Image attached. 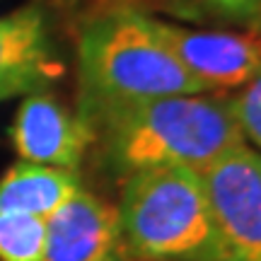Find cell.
<instances>
[{
    "mask_svg": "<svg viewBox=\"0 0 261 261\" xmlns=\"http://www.w3.org/2000/svg\"><path fill=\"white\" fill-rule=\"evenodd\" d=\"M201 92L205 90L172 54L155 17L128 8L112 10L80 32L75 114L90 130L128 104Z\"/></svg>",
    "mask_w": 261,
    "mask_h": 261,
    "instance_id": "1",
    "label": "cell"
},
{
    "mask_svg": "<svg viewBox=\"0 0 261 261\" xmlns=\"http://www.w3.org/2000/svg\"><path fill=\"white\" fill-rule=\"evenodd\" d=\"M107 167L133 174L152 167L203 172L225 152L244 145L232 99L201 94H169L121 107L92 128Z\"/></svg>",
    "mask_w": 261,
    "mask_h": 261,
    "instance_id": "2",
    "label": "cell"
},
{
    "mask_svg": "<svg viewBox=\"0 0 261 261\" xmlns=\"http://www.w3.org/2000/svg\"><path fill=\"white\" fill-rule=\"evenodd\" d=\"M116 213L133 261H208L213 254L211 201L194 169L152 167L128 174Z\"/></svg>",
    "mask_w": 261,
    "mask_h": 261,
    "instance_id": "3",
    "label": "cell"
},
{
    "mask_svg": "<svg viewBox=\"0 0 261 261\" xmlns=\"http://www.w3.org/2000/svg\"><path fill=\"white\" fill-rule=\"evenodd\" d=\"M201 177L213 213L208 261H261V155L240 145Z\"/></svg>",
    "mask_w": 261,
    "mask_h": 261,
    "instance_id": "4",
    "label": "cell"
},
{
    "mask_svg": "<svg viewBox=\"0 0 261 261\" xmlns=\"http://www.w3.org/2000/svg\"><path fill=\"white\" fill-rule=\"evenodd\" d=\"M158 29L177 61L205 92L242 87L261 68V37L187 29L160 19Z\"/></svg>",
    "mask_w": 261,
    "mask_h": 261,
    "instance_id": "5",
    "label": "cell"
},
{
    "mask_svg": "<svg viewBox=\"0 0 261 261\" xmlns=\"http://www.w3.org/2000/svg\"><path fill=\"white\" fill-rule=\"evenodd\" d=\"M61 75L44 10L37 5L0 17V102L44 92Z\"/></svg>",
    "mask_w": 261,
    "mask_h": 261,
    "instance_id": "6",
    "label": "cell"
},
{
    "mask_svg": "<svg viewBox=\"0 0 261 261\" xmlns=\"http://www.w3.org/2000/svg\"><path fill=\"white\" fill-rule=\"evenodd\" d=\"M12 143L24 162L75 172L94 136L83 119L68 112L56 97L37 92L19 104L12 123Z\"/></svg>",
    "mask_w": 261,
    "mask_h": 261,
    "instance_id": "7",
    "label": "cell"
},
{
    "mask_svg": "<svg viewBox=\"0 0 261 261\" xmlns=\"http://www.w3.org/2000/svg\"><path fill=\"white\" fill-rule=\"evenodd\" d=\"M44 261H130L116 208L80 189L46 220Z\"/></svg>",
    "mask_w": 261,
    "mask_h": 261,
    "instance_id": "8",
    "label": "cell"
},
{
    "mask_svg": "<svg viewBox=\"0 0 261 261\" xmlns=\"http://www.w3.org/2000/svg\"><path fill=\"white\" fill-rule=\"evenodd\" d=\"M80 189V179L70 169L19 160L0 179V211L48 220Z\"/></svg>",
    "mask_w": 261,
    "mask_h": 261,
    "instance_id": "9",
    "label": "cell"
},
{
    "mask_svg": "<svg viewBox=\"0 0 261 261\" xmlns=\"http://www.w3.org/2000/svg\"><path fill=\"white\" fill-rule=\"evenodd\" d=\"M46 220L0 211V261H44Z\"/></svg>",
    "mask_w": 261,
    "mask_h": 261,
    "instance_id": "10",
    "label": "cell"
},
{
    "mask_svg": "<svg viewBox=\"0 0 261 261\" xmlns=\"http://www.w3.org/2000/svg\"><path fill=\"white\" fill-rule=\"evenodd\" d=\"M232 112L244 140L249 138L256 148H261V68L249 83L242 85L240 97L232 99Z\"/></svg>",
    "mask_w": 261,
    "mask_h": 261,
    "instance_id": "11",
    "label": "cell"
},
{
    "mask_svg": "<svg viewBox=\"0 0 261 261\" xmlns=\"http://www.w3.org/2000/svg\"><path fill=\"white\" fill-rule=\"evenodd\" d=\"M198 3L218 15L234 19H254L261 10V0H198Z\"/></svg>",
    "mask_w": 261,
    "mask_h": 261,
    "instance_id": "12",
    "label": "cell"
},
{
    "mask_svg": "<svg viewBox=\"0 0 261 261\" xmlns=\"http://www.w3.org/2000/svg\"><path fill=\"white\" fill-rule=\"evenodd\" d=\"M256 37H261V10H259V15H256Z\"/></svg>",
    "mask_w": 261,
    "mask_h": 261,
    "instance_id": "13",
    "label": "cell"
}]
</instances>
